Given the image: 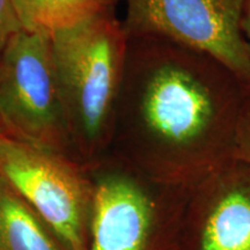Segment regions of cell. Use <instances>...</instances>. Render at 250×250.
Returning <instances> with one entry per match:
<instances>
[{
    "label": "cell",
    "instance_id": "cell-1",
    "mask_svg": "<svg viewBox=\"0 0 250 250\" xmlns=\"http://www.w3.org/2000/svg\"><path fill=\"white\" fill-rule=\"evenodd\" d=\"M250 89L210 56L160 37H127L110 153L190 189L234 160Z\"/></svg>",
    "mask_w": 250,
    "mask_h": 250
},
{
    "label": "cell",
    "instance_id": "cell-2",
    "mask_svg": "<svg viewBox=\"0 0 250 250\" xmlns=\"http://www.w3.org/2000/svg\"><path fill=\"white\" fill-rule=\"evenodd\" d=\"M74 153L89 167L110 151L127 36L115 9L50 37Z\"/></svg>",
    "mask_w": 250,
    "mask_h": 250
},
{
    "label": "cell",
    "instance_id": "cell-3",
    "mask_svg": "<svg viewBox=\"0 0 250 250\" xmlns=\"http://www.w3.org/2000/svg\"><path fill=\"white\" fill-rule=\"evenodd\" d=\"M88 250H180L186 188L156 182L109 152L88 167Z\"/></svg>",
    "mask_w": 250,
    "mask_h": 250
},
{
    "label": "cell",
    "instance_id": "cell-4",
    "mask_svg": "<svg viewBox=\"0 0 250 250\" xmlns=\"http://www.w3.org/2000/svg\"><path fill=\"white\" fill-rule=\"evenodd\" d=\"M0 174L62 250H88L94 195L88 168L61 153L5 136L0 138Z\"/></svg>",
    "mask_w": 250,
    "mask_h": 250
},
{
    "label": "cell",
    "instance_id": "cell-5",
    "mask_svg": "<svg viewBox=\"0 0 250 250\" xmlns=\"http://www.w3.org/2000/svg\"><path fill=\"white\" fill-rule=\"evenodd\" d=\"M0 122L8 138L71 158L67 152L73 145L50 37L21 30L5 49L0 58Z\"/></svg>",
    "mask_w": 250,
    "mask_h": 250
},
{
    "label": "cell",
    "instance_id": "cell-6",
    "mask_svg": "<svg viewBox=\"0 0 250 250\" xmlns=\"http://www.w3.org/2000/svg\"><path fill=\"white\" fill-rule=\"evenodd\" d=\"M127 37H160L210 56L250 89V50L241 29L245 0H124Z\"/></svg>",
    "mask_w": 250,
    "mask_h": 250
},
{
    "label": "cell",
    "instance_id": "cell-7",
    "mask_svg": "<svg viewBox=\"0 0 250 250\" xmlns=\"http://www.w3.org/2000/svg\"><path fill=\"white\" fill-rule=\"evenodd\" d=\"M180 250H250V166L234 159L188 190Z\"/></svg>",
    "mask_w": 250,
    "mask_h": 250
},
{
    "label": "cell",
    "instance_id": "cell-8",
    "mask_svg": "<svg viewBox=\"0 0 250 250\" xmlns=\"http://www.w3.org/2000/svg\"><path fill=\"white\" fill-rule=\"evenodd\" d=\"M0 250H62L42 219L4 177L0 182Z\"/></svg>",
    "mask_w": 250,
    "mask_h": 250
},
{
    "label": "cell",
    "instance_id": "cell-9",
    "mask_svg": "<svg viewBox=\"0 0 250 250\" xmlns=\"http://www.w3.org/2000/svg\"><path fill=\"white\" fill-rule=\"evenodd\" d=\"M23 30L51 37L102 12L121 0H13Z\"/></svg>",
    "mask_w": 250,
    "mask_h": 250
},
{
    "label": "cell",
    "instance_id": "cell-10",
    "mask_svg": "<svg viewBox=\"0 0 250 250\" xmlns=\"http://www.w3.org/2000/svg\"><path fill=\"white\" fill-rule=\"evenodd\" d=\"M23 30L13 0H0V58L12 40Z\"/></svg>",
    "mask_w": 250,
    "mask_h": 250
},
{
    "label": "cell",
    "instance_id": "cell-11",
    "mask_svg": "<svg viewBox=\"0 0 250 250\" xmlns=\"http://www.w3.org/2000/svg\"><path fill=\"white\" fill-rule=\"evenodd\" d=\"M235 158L250 166V100L247 102L239 125Z\"/></svg>",
    "mask_w": 250,
    "mask_h": 250
},
{
    "label": "cell",
    "instance_id": "cell-12",
    "mask_svg": "<svg viewBox=\"0 0 250 250\" xmlns=\"http://www.w3.org/2000/svg\"><path fill=\"white\" fill-rule=\"evenodd\" d=\"M241 29L250 50V0H245L241 20Z\"/></svg>",
    "mask_w": 250,
    "mask_h": 250
},
{
    "label": "cell",
    "instance_id": "cell-13",
    "mask_svg": "<svg viewBox=\"0 0 250 250\" xmlns=\"http://www.w3.org/2000/svg\"><path fill=\"white\" fill-rule=\"evenodd\" d=\"M5 136H6L5 130H4V127H2L1 122H0V138H2V137H5Z\"/></svg>",
    "mask_w": 250,
    "mask_h": 250
},
{
    "label": "cell",
    "instance_id": "cell-14",
    "mask_svg": "<svg viewBox=\"0 0 250 250\" xmlns=\"http://www.w3.org/2000/svg\"><path fill=\"white\" fill-rule=\"evenodd\" d=\"M1 179H2V177H1V174H0V182H1Z\"/></svg>",
    "mask_w": 250,
    "mask_h": 250
}]
</instances>
